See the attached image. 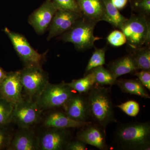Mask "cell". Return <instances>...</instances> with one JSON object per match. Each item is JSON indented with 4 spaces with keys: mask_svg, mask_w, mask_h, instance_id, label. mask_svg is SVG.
Returning a JSON list of instances; mask_svg holds the SVG:
<instances>
[{
    "mask_svg": "<svg viewBox=\"0 0 150 150\" xmlns=\"http://www.w3.org/2000/svg\"><path fill=\"white\" fill-rule=\"evenodd\" d=\"M85 94L91 122L106 129L109 124L116 121L109 88L95 84Z\"/></svg>",
    "mask_w": 150,
    "mask_h": 150,
    "instance_id": "cell-1",
    "label": "cell"
},
{
    "mask_svg": "<svg viewBox=\"0 0 150 150\" xmlns=\"http://www.w3.org/2000/svg\"><path fill=\"white\" fill-rule=\"evenodd\" d=\"M114 139L117 146L123 150H150V123H122L115 130Z\"/></svg>",
    "mask_w": 150,
    "mask_h": 150,
    "instance_id": "cell-2",
    "label": "cell"
},
{
    "mask_svg": "<svg viewBox=\"0 0 150 150\" xmlns=\"http://www.w3.org/2000/svg\"><path fill=\"white\" fill-rule=\"evenodd\" d=\"M119 29L126 36L127 44L132 50L143 47L150 42V23L144 15L131 16Z\"/></svg>",
    "mask_w": 150,
    "mask_h": 150,
    "instance_id": "cell-3",
    "label": "cell"
},
{
    "mask_svg": "<svg viewBox=\"0 0 150 150\" xmlns=\"http://www.w3.org/2000/svg\"><path fill=\"white\" fill-rule=\"evenodd\" d=\"M97 23L83 16L69 30L63 33L62 40L73 43L80 51H85L94 46L95 42L102 38L94 35Z\"/></svg>",
    "mask_w": 150,
    "mask_h": 150,
    "instance_id": "cell-4",
    "label": "cell"
},
{
    "mask_svg": "<svg viewBox=\"0 0 150 150\" xmlns=\"http://www.w3.org/2000/svg\"><path fill=\"white\" fill-rule=\"evenodd\" d=\"M20 72L23 91L29 99L37 98L49 83L48 75L39 66H27Z\"/></svg>",
    "mask_w": 150,
    "mask_h": 150,
    "instance_id": "cell-5",
    "label": "cell"
},
{
    "mask_svg": "<svg viewBox=\"0 0 150 150\" xmlns=\"http://www.w3.org/2000/svg\"><path fill=\"white\" fill-rule=\"evenodd\" d=\"M67 83L57 84L48 83L36 101L41 109L63 107L75 93Z\"/></svg>",
    "mask_w": 150,
    "mask_h": 150,
    "instance_id": "cell-6",
    "label": "cell"
},
{
    "mask_svg": "<svg viewBox=\"0 0 150 150\" xmlns=\"http://www.w3.org/2000/svg\"><path fill=\"white\" fill-rule=\"evenodd\" d=\"M4 31L8 36L14 49L25 67H42L46 59V54H39L35 51L23 35L11 31L7 28H4Z\"/></svg>",
    "mask_w": 150,
    "mask_h": 150,
    "instance_id": "cell-7",
    "label": "cell"
},
{
    "mask_svg": "<svg viewBox=\"0 0 150 150\" xmlns=\"http://www.w3.org/2000/svg\"><path fill=\"white\" fill-rule=\"evenodd\" d=\"M41 108L33 99H23L14 106L12 121L22 128H29L38 121Z\"/></svg>",
    "mask_w": 150,
    "mask_h": 150,
    "instance_id": "cell-8",
    "label": "cell"
},
{
    "mask_svg": "<svg viewBox=\"0 0 150 150\" xmlns=\"http://www.w3.org/2000/svg\"><path fill=\"white\" fill-rule=\"evenodd\" d=\"M22 92L20 71L7 73L0 83V97L15 106L24 99Z\"/></svg>",
    "mask_w": 150,
    "mask_h": 150,
    "instance_id": "cell-9",
    "label": "cell"
},
{
    "mask_svg": "<svg viewBox=\"0 0 150 150\" xmlns=\"http://www.w3.org/2000/svg\"><path fill=\"white\" fill-rule=\"evenodd\" d=\"M82 17V14L79 13L57 10L50 25L47 40H50L67 32Z\"/></svg>",
    "mask_w": 150,
    "mask_h": 150,
    "instance_id": "cell-10",
    "label": "cell"
},
{
    "mask_svg": "<svg viewBox=\"0 0 150 150\" xmlns=\"http://www.w3.org/2000/svg\"><path fill=\"white\" fill-rule=\"evenodd\" d=\"M57 11L51 0H46L30 16L28 22L38 34H43L51 24Z\"/></svg>",
    "mask_w": 150,
    "mask_h": 150,
    "instance_id": "cell-11",
    "label": "cell"
},
{
    "mask_svg": "<svg viewBox=\"0 0 150 150\" xmlns=\"http://www.w3.org/2000/svg\"><path fill=\"white\" fill-rule=\"evenodd\" d=\"M77 138L87 145L93 146L100 150L108 149L105 129L93 122L81 127L77 133Z\"/></svg>",
    "mask_w": 150,
    "mask_h": 150,
    "instance_id": "cell-12",
    "label": "cell"
},
{
    "mask_svg": "<svg viewBox=\"0 0 150 150\" xmlns=\"http://www.w3.org/2000/svg\"><path fill=\"white\" fill-rule=\"evenodd\" d=\"M49 129L38 139L39 149H65L70 142V134L68 129Z\"/></svg>",
    "mask_w": 150,
    "mask_h": 150,
    "instance_id": "cell-13",
    "label": "cell"
},
{
    "mask_svg": "<svg viewBox=\"0 0 150 150\" xmlns=\"http://www.w3.org/2000/svg\"><path fill=\"white\" fill-rule=\"evenodd\" d=\"M83 94H74L63 106L65 113L75 121L86 122L89 118L87 100Z\"/></svg>",
    "mask_w": 150,
    "mask_h": 150,
    "instance_id": "cell-14",
    "label": "cell"
},
{
    "mask_svg": "<svg viewBox=\"0 0 150 150\" xmlns=\"http://www.w3.org/2000/svg\"><path fill=\"white\" fill-rule=\"evenodd\" d=\"M28 128H22L11 141L8 149L11 150H36L39 149L38 139Z\"/></svg>",
    "mask_w": 150,
    "mask_h": 150,
    "instance_id": "cell-15",
    "label": "cell"
},
{
    "mask_svg": "<svg viewBox=\"0 0 150 150\" xmlns=\"http://www.w3.org/2000/svg\"><path fill=\"white\" fill-rule=\"evenodd\" d=\"M83 16L97 23L106 21L104 4L102 0H77Z\"/></svg>",
    "mask_w": 150,
    "mask_h": 150,
    "instance_id": "cell-16",
    "label": "cell"
},
{
    "mask_svg": "<svg viewBox=\"0 0 150 150\" xmlns=\"http://www.w3.org/2000/svg\"><path fill=\"white\" fill-rule=\"evenodd\" d=\"M91 122L75 121L67 116L65 112H56L51 113L46 117L44 121V125L48 128L68 129L81 128Z\"/></svg>",
    "mask_w": 150,
    "mask_h": 150,
    "instance_id": "cell-17",
    "label": "cell"
},
{
    "mask_svg": "<svg viewBox=\"0 0 150 150\" xmlns=\"http://www.w3.org/2000/svg\"><path fill=\"white\" fill-rule=\"evenodd\" d=\"M108 69L116 79L122 75L138 71L131 54L111 62L108 65Z\"/></svg>",
    "mask_w": 150,
    "mask_h": 150,
    "instance_id": "cell-18",
    "label": "cell"
},
{
    "mask_svg": "<svg viewBox=\"0 0 150 150\" xmlns=\"http://www.w3.org/2000/svg\"><path fill=\"white\" fill-rule=\"evenodd\" d=\"M115 84L117 85L124 93L138 96L145 99L150 98L147 90L139 79H117Z\"/></svg>",
    "mask_w": 150,
    "mask_h": 150,
    "instance_id": "cell-19",
    "label": "cell"
},
{
    "mask_svg": "<svg viewBox=\"0 0 150 150\" xmlns=\"http://www.w3.org/2000/svg\"><path fill=\"white\" fill-rule=\"evenodd\" d=\"M104 4L106 22L113 27L119 29L121 25L126 21L127 18L123 16L119 10L112 4L110 0H102Z\"/></svg>",
    "mask_w": 150,
    "mask_h": 150,
    "instance_id": "cell-20",
    "label": "cell"
},
{
    "mask_svg": "<svg viewBox=\"0 0 150 150\" xmlns=\"http://www.w3.org/2000/svg\"><path fill=\"white\" fill-rule=\"evenodd\" d=\"M137 70L150 71V49L142 47L132 50L131 54Z\"/></svg>",
    "mask_w": 150,
    "mask_h": 150,
    "instance_id": "cell-21",
    "label": "cell"
},
{
    "mask_svg": "<svg viewBox=\"0 0 150 150\" xmlns=\"http://www.w3.org/2000/svg\"><path fill=\"white\" fill-rule=\"evenodd\" d=\"M89 72L91 73L93 76L95 84L100 86H112L115 84L116 79L112 73L109 70L105 69L103 66L93 68Z\"/></svg>",
    "mask_w": 150,
    "mask_h": 150,
    "instance_id": "cell-22",
    "label": "cell"
},
{
    "mask_svg": "<svg viewBox=\"0 0 150 150\" xmlns=\"http://www.w3.org/2000/svg\"><path fill=\"white\" fill-rule=\"evenodd\" d=\"M73 90L77 92L78 93L85 94L93 87L95 84L93 76L90 72L85 75L84 77L74 80L71 82L67 83Z\"/></svg>",
    "mask_w": 150,
    "mask_h": 150,
    "instance_id": "cell-23",
    "label": "cell"
},
{
    "mask_svg": "<svg viewBox=\"0 0 150 150\" xmlns=\"http://www.w3.org/2000/svg\"><path fill=\"white\" fill-rule=\"evenodd\" d=\"M106 48H96L91 57L88 61L85 70V75L96 67L103 66L105 63V52Z\"/></svg>",
    "mask_w": 150,
    "mask_h": 150,
    "instance_id": "cell-24",
    "label": "cell"
},
{
    "mask_svg": "<svg viewBox=\"0 0 150 150\" xmlns=\"http://www.w3.org/2000/svg\"><path fill=\"white\" fill-rule=\"evenodd\" d=\"M13 107L10 103L0 97V126H6L12 122Z\"/></svg>",
    "mask_w": 150,
    "mask_h": 150,
    "instance_id": "cell-25",
    "label": "cell"
},
{
    "mask_svg": "<svg viewBox=\"0 0 150 150\" xmlns=\"http://www.w3.org/2000/svg\"><path fill=\"white\" fill-rule=\"evenodd\" d=\"M51 1L57 10L70 11L81 13L77 0H51Z\"/></svg>",
    "mask_w": 150,
    "mask_h": 150,
    "instance_id": "cell-26",
    "label": "cell"
},
{
    "mask_svg": "<svg viewBox=\"0 0 150 150\" xmlns=\"http://www.w3.org/2000/svg\"><path fill=\"white\" fill-rule=\"evenodd\" d=\"M116 107L118 108L127 115L131 117L137 116L140 111L139 104L134 100H129L116 105Z\"/></svg>",
    "mask_w": 150,
    "mask_h": 150,
    "instance_id": "cell-27",
    "label": "cell"
},
{
    "mask_svg": "<svg viewBox=\"0 0 150 150\" xmlns=\"http://www.w3.org/2000/svg\"><path fill=\"white\" fill-rule=\"evenodd\" d=\"M106 39L110 45L114 47H119L127 43V39L123 32L117 30L110 33Z\"/></svg>",
    "mask_w": 150,
    "mask_h": 150,
    "instance_id": "cell-28",
    "label": "cell"
},
{
    "mask_svg": "<svg viewBox=\"0 0 150 150\" xmlns=\"http://www.w3.org/2000/svg\"><path fill=\"white\" fill-rule=\"evenodd\" d=\"M132 8L138 11L141 14L149 15L150 14V0H138L131 4Z\"/></svg>",
    "mask_w": 150,
    "mask_h": 150,
    "instance_id": "cell-29",
    "label": "cell"
},
{
    "mask_svg": "<svg viewBox=\"0 0 150 150\" xmlns=\"http://www.w3.org/2000/svg\"><path fill=\"white\" fill-rule=\"evenodd\" d=\"M12 139L11 134L5 126H0V150L8 147Z\"/></svg>",
    "mask_w": 150,
    "mask_h": 150,
    "instance_id": "cell-30",
    "label": "cell"
},
{
    "mask_svg": "<svg viewBox=\"0 0 150 150\" xmlns=\"http://www.w3.org/2000/svg\"><path fill=\"white\" fill-rule=\"evenodd\" d=\"M134 75L137 76L138 79L142 83L143 86L150 91V71L142 70L141 71H136L134 72Z\"/></svg>",
    "mask_w": 150,
    "mask_h": 150,
    "instance_id": "cell-31",
    "label": "cell"
},
{
    "mask_svg": "<svg viewBox=\"0 0 150 150\" xmlns=\"http://www.w3.org/2000/svg\"><path fill=\"white\" fill-rule=\"evenodd\" d=\"M87 144L81 140L78 139L70 141L67 145L65 150H85L87 149Z\"/></svg>",
    "mask_w": 150,
    "mask_h": 150,
    "instance_id": "cell-32",
    "label": "cell"
},
{
    "mask_svg": "<svg viewBox=\"0 0 150 150\" xmlns=\"http://www.w3.org/2000/svg\"><path fill=\"white\" fill-rule=\"evenodd\" d=\"M112 4L118 10L124 8L127 5L129 0H110Z\"/></svg>",
    "mask_w": 150,
    "mask_h": 150,
    "instance_id": "cell-33",
    "label": "cell"
},
{
    "mask_svg": "<svg viewBox=\"0 0 150 150\" xmlns=\"http://www.w3.org/2000/svg\"><path fill=\"white\" fill-rule=\"evenodd\" d=\"M7 73L0 67V83L1 82L6 76Z\"/></svg>",
    "mask_w": 150,
    "mask_h": 150,
    "instance_id": "cell-34",
    "label": "cell"
},
{
    "mask_svg": "<svg viewBox=\"0 0 150 150\" xmlns=\"http://www.w3.org/2000/svg\"><path fill=\"white\" fill-rule=\"evenodd\" d=\"M129 1H130L131 4H132V3L136 1H138V0H129Z\"/></svg>",
    "mask_w": 150,
    "mask_h": 150,
    "instance_id": "cell-35",
    "label": "cell"
}]
</instances>
